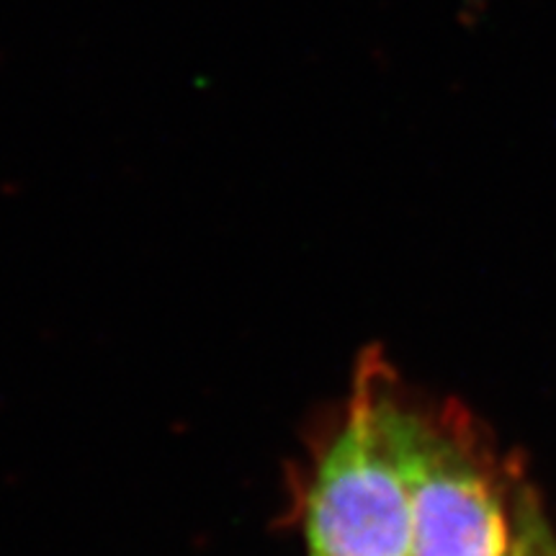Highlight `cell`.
<instances>
[{
	"label": "cell",
	"instance_id": "1",
	"mask_svg": "<svg viewBox=\"0 0 556 556\" xmlns=\"http://www.w3.org/2000/svg\"><path fill=\"white\" fill-rule=\"evenodd\" d=\"M309 556H409V495L387 426V392L366 374L319 454L304 500Z\"/></svg>",
	"mask_w": 556,
	"mask_h": 556
},
{
	"label": "cell",
	"instance_id": "3",
	"mask_svg": "<svg viewBox=\"0 0 556 556\" xmlns=\"http://www.w3.org/2000/svg\"><path fill=\"white\" fill-rule=\"evenodd\" d=\"M516 556H556L552 539L544 531H539L536 520H528V526L520 531Z\"/></svg>",
	"mask_w": 556,
	"mask_h": 556
},
{
	"label": "cell",
	"instance_id": "2",
	"mask_svg": "<svg viewBox=\"0 0 556 556\" xmlns=\"http://www.w3.org/2000/svg\"><path fill=\"white\" fill-rule=\"evenodd\" d=\"M387 426L409 495V556H516L518 539L495 479L426 417L394 405Z\"/></svg>",
	"mask_w": 556,
	"mask_h": 556
}]
</instances>
